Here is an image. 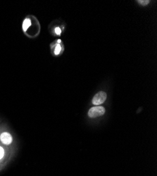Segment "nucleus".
<instances>
[{
  "instance_id": "nucleus-5",
  "label": "nucleus",
  "mask_w": 157,
  "mask_h": 176,
  "mask_svg": "<svg viewBox=\"0 0 157 176\" xmlns=\"http://www.w3.org/2000/svg\"><path fill=\"white\" fill-rule=\"evenodd\" d=\"M137 2H138L140 4H141V5L146 6L149 3V0H138Z\"/></svg>"
},
{
  "instance_id": "nucleus-4",
  "label": "nucleus",
  "mask_w": 157,
  "mask_h": 176,
  "mask_svg": "<svg viewBox=\"0 0 157 176\" xmlns=\"http://www.w3.org/2000/svg\"><path fill=\"white\" fill-rule=\"evenodd\" d=\"M31 25V21L29 18H26L25 20H24L23 23V29L24 31H26L28 30V28H29Z\"/></svg>"
},
{
  "instance_id": "nucleus-6",
  "label": "nucleus",
  "mask_w": 157,
  "mask_h": 176,
  "mask_svg": "<svg viewBox=\"0 0 157 176\" xmlns=\"http://www.w3.org/2000/svg\"><path fill=\"white\" fill-rule=\"evenodd\" d=\"M61 47L60 44H57L55 47V50H54V54H59L61 52Z\"/></svg>"
},
{
  "instance_id": "nucleus-9",
  "label": "nucleus",
  "mask_w": 157,
  "mask_h": 176,
  "mask_svg": "<svg viewBox=\"0 0 157 176\" xmlns=\"http://www.w3.org/2000/svg\"><path fill=\"white\" fill-rule=\"evenodd\" d=\"M60 42H61V40H58V43H60Z\"/></svg>"
},
{
  "instance_id": "nucleus-8",
  "label": "nucleus",
  "mask_w": 157,
  "mask_h": 176,
  "mask_svg": "<svg viewBox=\"0 0 157 176\" xmlns=\"http://www.w3.org/2000/svg\"><path fill=\"white\" fill-rule=\"evenodd\" d=\"M55 33L57 35H60L61 33V29L59 28H56L55 29Z\"/></svg>"
},
{
  "instance_id": "nucleus-1",
  "label": "nucleus",
  "mask_w": 157,
  "mask_h": 176,
  "mask_svg": "<svg viewBox=\"0 0 157 176\" xmlns=\"http://www.w3.org/2000/svg\"><path fill=\"white\" fill-rule=\"evenodd\" d=\"M105 108L104 107L100 106H96L92 107L88 111V116L90 118H97L102 116L104 114Z\"/></svg>"
},
{
  "instance_id": "nucleus-3",
  "label": "nucleus",
  "mask_w": 157,
  "mask_h": 176,
  "mask_svg": "<svg viewBox=\"0 0 157 176\" xmlns=\"http://www.w3.org/2000/svg\"><path fill=\"white\" fill-rule=\"evenodd\" d=\"M0 140L1 141L3 144L4 145H10L12 142L13 138L12 136L9 133V132H3L1 135H0Z\"/></svg>"
},
{
  "instance_id": "nucleus-2",
  "label": "nucleus",
  "mask_w": 157,
  "mask_h": 176,
  "mask_svg": "<svg viewBox=\"0 0 157 176\" xmlns=\"http://www.w3.org/2000/svg\"><path fill=\"white\" fill-rule=\"evenodd\" d=\"M107 94L104 92H99L94 96L92 99V104L95 106H98L103 104L106 100Z\"/></svg>"
},
{
  "instance_id": "nucleus-7",
  "label": "nucleus",
  "mask_w": 157,
  "mask_h": 176,
  "mask_svg": "<svg viewBox=\"0 0 157 176\" xmlns=\"http://www.w3.org/2000/svg\"><path fill=\"white\" fill-rule=\"evenodd\" d=\"M4 155V149H3L1 147H0V159H1V158H3Z\"/></svg>"
}]
</instances>
